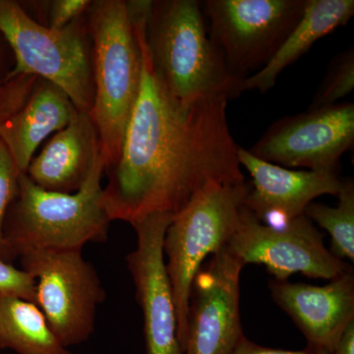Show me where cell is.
I'll use <instances>...</instances> for the list:
<instances>
[{
  "mask_svg": "<svg viewBox=\"0 0 354 354\" xmlns=\"http://www.w3.org/2000/svg\"><path fill=\"white\" fill-rule=\"evenodd\" d=\"M141 90L116 164L106 171L102 204L109 220L133 223L176 214L209 183H245L239 146L228 127L227 97L179 102L164 87L146 50Z\"/></svg>",
  "mask_w": 354,
  "mask_h": 354,
  "instance_id": "cell-1",
  "label": "cell"
},
{
  "mask_svg": "<svg viewBox=\"0 0 354 354\" xmlns=\"http://www.w3.org/2000/svg\"><path fill=\"white\" fill-rule=\"evenodd\" d=\"M92 41L95 99L91 120L100 144L104 171L120 158L125 133L138 101L143 51L138 21L125 0H95L86 12Z\"/></svg>",
  "mask_w": 354,
  "mask_h": 354,
  "instance_id": "cell-2",
  "label": "cell"
},
{
  "mask_svg": "<svg viewBox=\"0 0 354 354\" xmlns=\"http://www.w3.org/2000/svg\"><path fill=\"white\" fill-rule=\"evenodd\" d=\"M156 76L179 102L239 97L245 79L228 71L212 44L197 0H156L146 27Z\"/></svg>",
  "mask_w": 354,
  "mask_h": 354,
  "instance_id": "cell-3",
  "label": "cell"
},
{
  "mask_svg": "<svg viewBox=\"0 0 354 354\" xmlns=\"http://www.w3.org/2000/svg\"><path fill=\"white\" fill-rule=\"evenodd\" d=\"M104 172L101 158L82 187L71 194L44 190L21 174L4 223L13 253L20 257L32 251L82 250L90 242L106 241L111 221L102 204Z\"/></svg>",
  "mask_w": 354,
  "mask_h": 354,
  "instance_id": "cell-4",
  "label": "cell"
},
{
  "mask_svg": "<svg viewBox=\"0 0 354 354\" xmlns=\"http://www.w3.org/2000/svg\"><path fill=\"white\" fill-rule=\"evenodd\" d=\"M0 34L15 60L4 81L44 79L62 88L77 111L90 113L95 88L86 14L64 29H50L32 19L20 2L0 0Z\"/></svg>",
  "mask_w": 354,
  "mask_h": 354,
  "instance_id": "cell-5",
  "label": "cell"
},
{
  "mask_svg": "<svg viewBox=\"0 0 354 354\" xmlns=\"http://www.w3.org/2000/svg\"><path fill=\"white\" fill-rule=\"evenodd\" d=\"M250 183H209L174 214L164 241L183 351L187 333L191 286L209 256L227 246L234 234Z\"/></svg>",
  "mask_w": 354,
  "mask_h": 354,
  "instance_id": "cell-6",
  "label": "cell"
},
{
  "mask_svg": "<svg viewBox=\"0 0 354 354\" xmlns=\"http://www.w3.org/2000/svg\"><path fill=\"white\" fill-rule=\"evenodd\" d=\"M22 270L36 279V305L65 348L87 341L106 291L82 250H39L23 254Z\"/></svg>",
  "mask_w": 354,
  "mask_h": 354,
  "instance_id": "cell-7",
  "label": "cell"
},
{
  "mask_svg": "<svg viewBox=\"0 0 354 354\" xmlns=\"http://www.w3.org/2000/svg\"><path fill=\"white\" fill-rule=\"evenodd\" d=\"M306 0H207L209 39L228 71L246 79L278 53L304 14Z\"/></svg>",
  "mask_w": 354,
  "mask_h": 354,
  "instance_id": "cell-8",
  "label": "cell"
},
{
  "mask_svg": "<svg viewBox=\"0 0 354 354\" xmlns=\"http://www.w3.org/2000/svg\"><path fill=\"white\" fill-rule=\"evenodd\" d=\"M225 247L244 266H265L276 281H288L297 274L330 281L349 268L326 248L323 235L305 215L271 225L243 206Z\"/></svg>",
  "mask_w": 354,
  "mask_h": 354,
  "instance_id": "cell-9",
  "label": "cell"
},
{
  "mask_svg": "<svg viewBox=\"0 0 354 354\" xmlns=\"http://www.w3.org/2000/svg\"><path fill=\"white\" fill-rule=\"evenodd\" d=\"M354 143V104L344 102L285 116L248 150L260 160L288 169H337Z\"/></svg>",
  "mask_w": 354,
  "mask_h": 354,
  "instance_id": "cell-10",
  "label": "cell"
},
{
  "mask_svg": "<svg viewBox=\"0 0 354 354\" xmlns=\"http://www.w3.org/2000/svg\"><path fill=\"white\" fill-rule=\"evenodd\" d=\"M244 265L227 247L214 253L191 286L181 354H230L244 337L241 274Z\"/></svg>",
  "mask_w": 354,
  "mask_h": 354,
  "instance_id": "cell-11",
  "label": "cell"
},
{
  "mask_svg": "<svg viewBox=\"0 0 354 354\" xmlns=\"http://www.w3.org/2000/svg\"><path fill=\"white\" fill-rule=\"evenodd\" d=\"M174 216L153 214L132 225L136 248L127 261L143 313L146 354H181L176 304L164 254L165 232Z\"/></svg>",
  "mask_w": 354,
  "mask_h": 354,
  "instance_id": "cell-12",
  "label": "cell"
},
{
  "mask_svg": "<svg viewBox=\"0 0 354 354\" xmlns=\"http://www.w3.org/2000/svg\"><path fill=\"white\" fill-rule=\"evenodd\" d=\"M239 164L252 177L244 207L263 223L281 225L304 215L316 198L337 196L342 179L339 169L295 171L265 162L239 147Z\"/></svg>",
  "mask_w": 354,
  "mask_h": 354,
  "instance_id": "cell-13",
  "label": "cell"
},
{
  "mask_svg": "<svg viewBox=\"0 0 354 354\" xmlns=\"http://www.w3.org/2000/svg\"><path fill=\"white\" fill-rule=\"evenodd\" d=\"M274 304L304 335L307 346L332 353L354 322V271L348 270L328 285L270 281Z\"/></svg>",
  "mask_w": 354,
  "mask_h": 354,
  "instance_id": "cell-14",
  "label": "cell"
},
{
  "mask_svg": "<svg viewBox=\"0 0 354 354\" xmlns=\"http://www.w3.org/2000/svg\"><path fill=\"white\" fill-rule=\"evenodd\" d=\"M101 158L99 135L90 114L78 111L32 158L26 176L44 190L71 194L82 187Z\"/></svg>",
  "mask_w": 354,
  "mask_h": 354,
  "instance_id": "cell-15",
  "label": "cell"
},
{
  "mask_svg": "<svg viewBox=\"0 0 354 354\" xmlns=\"http://www.w3.org/2000/svg\"><path fill=\"white\" fill-rule=\"evenodd\" d=\"M77 111L62 88L38 78L24 104L0 121V140L21 172L26 174L44 140L66 127Z\"/></svg>",
  "mask_w": 354,
  "mask_h": 354,
  "instance_id": "cell-16",
  "label": "cell"
},
{
  "mask_svg": "<svg viewBox=\"0 0 354 354\" xmlns=\"http://www.w3.org/2000/svg\"><path fill=\"white\" fill-rule=\"evenodd\" d=\"M353 15V0H306L301 18L278 53L264 68L244 80L245 91L268 92L286 67L299 59L317 41L348 24Z\"/></svg>",
  "mask_w": 354,
  "mask_h": 354,
  "instance_id": "cell-17",
  "label": "cell"
},
{
  "mask_svg": "<svg viewBox=\"0 0 354 354\" xmlns=\"http://www.w3.org/2000/svg\"><path fill=\"white\" fill-rule=\"evenodd\" d=\"M0 348L18 354H72L36 304L6 297H0Z\"/></svg>",
  "mask_w": 354,
  "mask_h": 354,
  "instance_id": "cell-18",
  "label": "cell"
},
{
  "mask_svg": "<svg viewBox=\"0 0 354 354\" xmlns=\"http://www.w3.org/2000/svg\"><path fill=\"white\" fill-rule=\"evenodd\" d=\"M337 207L312 202L304 215L330 235V252L337 259L354 261V183L353 179L342 181L337 193Z\"/></svg>",
  "mask_w": 354,
  "mask_h": 354,
  "instance_id": "cell-19",
  "label": "cell"
},
{
  "mask_svg": "<svg viewBox=\"0 0 354 354\" xmlns=\"http://www.w3.org/2000/svg\"><path fill=\"white\" fill-rule=\"evenodd\" d=\"M354 87L353 48L339 53L330 64L327 75L317 91L308 109L325 108L339 104Z\"/></svg>",
  "mask_w": 354,
  "mask_h": 354,
  "instance_id": "cell-20",
  "label": "cell"
},
{
  "mask_svg": "<svg viewBox=\"0 0 354 354\" xmlns=\"http://www.w3.org/2000/svg\"><path fill=\"white\" fill-rule=\"evenodd\" d=\"M21 174L23 172L18 169L3 142L0 140V259L8 263L17 256L13 253L6 241L4 223L7 212L17 196Z\"/></svg>",
  "mask_w": 354,
  "mask_h": 354,
  "instance_id": "cell-21",
  "label": "cell"
},
{
  "mask_svg": "<svg viewBox=\"0 0 354 354\" xmlns=\"http://www.w3.org/2000/svg\"><path fill=\"white\" fill-rule=\"evenodd\" d=\"M38 7V15L44 14V23L50 29H64L83 17L87 12L92 1L91 0H51V1H32Z\"/></svg>",
  "mask_w": 354,
  "mask_h": 354,
  "instance_id": "cell-22",
  "label": "cell"
},
{
  "mask_svg": "<svg viewBox=\"0 0 354 354\" xmlns=\"http://www.w3.org/2000/svg\"><path fill=\"white\" fill-rule=\"evenodd\" d=\"M36 279L29 272L0 259V297L19 298L36 304Z\"/></svg>",
  "mask_w": 354,
  "mask_h": 354,
  "instance_id": "cell-23",
  "label": "cell"
},
{
  "mask_svg": "<svg viewBox=\"0 0 354 354\" xmlns=\"http://www.w3.org/2000/svg\"><path fill=\"white\" fill-rule=\"evenodd\" d=\"M38 77L20 76L0 82V121L22 106L31 94Z\"/></svg>",
  "mask_w": 354,
  "mask_h": 354,
  "instance_id": "cell-24",
  "label": "cell"
},
{
  "mask_svg": "<svg viewBox=\"0 0 354 354\" xmlns=\"http://www.w3.org/2000/svg\"><path fill=\"white\" fill-rule=\"evenodd\" d=\"M230 354H330L319 349L311 348L307 346L302 351H285V349H277L266 348L255 342L249 341L244 335L235 346L234 351Z\"/></svg>",
  "mask_w": 354,
  "mask_h": 354,
  "instance_id": "cell-25",
  "label": "cell"
},
{
  "mask_svg": "<svg viewBox=\"0 0 354 354\" xmlns=\"http://www.w3.org/2000/svg\"><path fill=\"white\" fill-rule=\"evenodd\" d=\"M330 354H354V322L348 326Z\"/></svg>",
  "mask_w": 354,
  "mask_h": 354,
  "instance_id": "cell-26",
  "label": "cell"
},
{
  "mask_svg": "<svg viewBox=\"0 0 354 354\" xmlns=\"http://www.w3.org/2000/svg\"><path fill=\"white\" fill-rule=\"evenodd\" d=\"M1 55H2L1 48H0V66H1V62H2ZM0 82H3V80H1V79H0Z\"/></svg>",
  "mask_w": 354,
  "mask_h": 354,
  "instance_id": "cell-27",
  "label": "cell"
}]
</instances>
